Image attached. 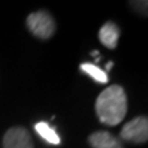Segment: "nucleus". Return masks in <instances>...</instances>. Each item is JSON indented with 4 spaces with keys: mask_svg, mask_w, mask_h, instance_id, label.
I'll return each instance as SVG.
<instances>
[{
    "mask_svg": "<svg viewBox=\"0 0 148 148\" xmlns=\"http://www.w3.org/2000/svg\"><path fill=\"white\" fill-rule=\"evenodd\" d=\"M127 111L126 92L121 85H110L97 96L96 112L100 122L115 126L123 121Z\"/></svg>",
    "mask_w": 148,
    "mask_h": 148,
    "instance_id": "nucleus-1",
    "label": "nucleus"
},
{
    "mask_svg": "<svg viewBox=\"0 0 148 148\" xmlns=\"http://www.w3.org/2000/svg\"><path fill=\"white\" fill-rule=\"evenodd\" d=\"M81 71L85 74H88L90 78H93L96 82L99 84H106L108 81V77H107V73L104 70H101L100 67H97L96 64L93 63H82L79 66Z\"/></svg>",
    "mask_w": 148,
    "mask_h": 148,
    "instance_id": "nucleus-8",
    "label": "nucleus"
},
{
    "mask_svg": "<svg viewBox=\"0 0 148 148\" xmlns=\"http://www.w3.org/2000/svg\"><path fill=\"white\" fill-rule=\"evenodd\" d=\"M88 140H89L92 148H123L122 141L119 138L108 132H103V130L92 133L88 137Z\"/></svg>",
    "mask_w": 148,
    "mask_h": 148,
    "instance_id": "nucleus-5",
    "label": "nucleus"
},
{
    "mask_svg": "<svg viewBox=\"0 0 148 148\" xmlns=\"http://www.w3.org/2000/svg\"><path fill=\"white\" fill-rule=\"evenodd\" d=\"M129 4L138 15L148 18V0H138V1H129Z\"/></svg>",
    "mask_w": 148,
    "mask_h": 148,
    "instance_id": "nucleus-9",
    "label": "nucleus"
},
{
    "mask_svg": "<svg viewBox=\"0 0 148 148\" xmlns=\"http://www.w3.org/2000/svg\"><path fill=\"white\" fill-rule=\"evenodd\" d=\"M3 148H33L29 132L21 126L8 129L3 137Z\"/></svg>",
    "mask_w": 148,
    "mask_h": 148,
    "instance_id": "nucleus-4",
    "label": "nucleus"
},
{
    "mask_svg": "<svg viewBox=\"0 0 148 148\" xmlns=\"http://www.w3.org/2000/svg\"><path fill=\"white\" fill-rule=\"evenodd\" d=\"M121 138L130 143L148 141V116H136L122 127Z\"/></svg>",
    "mask_w": 148,
    "mask_h": 148,
    "instance_id": "nucleus-3",
    "label": "nucleus"
},
{
    "mask_svg": "<svg viewBox=\"0 0 148 148\" xmlns=\"http://www.w3.org/2000/svg\"><path fill=\"white\" fill-rule=\"evenodd\" d=\"M119 34L121 30L116 23L114 22H106L99 30V40L104 47L114 49L118 45V40H119Z\"/></svg>",
    "mask_w": 148,
    "mask_h": 148,
    "instance_id": "nucleus-6",
    "label": "nucleus"
},
{
    "mask_svg": "<svg viewBox=\"0 0 148 148\" xmlns=\"http://www.w3.org/2000/svg\"><path fill=\"white\" fill-rule=\"evenodd\" d=\"M111 67H112V62H108V63L106 64V70H104V71L107 73V71H108V70H110Z\"/></svg>",
    "mask_w": 148,
    "mask_h": 148,
    "instance_id": "nucleus-10",
    "label": "nucleus"
},
{
    "mask_svg": "<svg viewBox=\"0 0 148 148\" xmlns=\"http://www.w3.org/2000/svg\"><path fill=\"white\" fill-rule=\"evenodd\" d=\"M26 25L29 30L41 40L51 38L56 30V23L53 21L52 15L44 10L30 14L26 19Z\"/></svg>",
    "mask_w": 148,
    "mask_h": 148,
    "instance_id": "nucleus-2",
    "label": "nucleus"
},
{
    "mask_svg": "<svg viewBox=\"0 0 148 148\" xmlns=\"http://www.w3.org/2000/svg\"><path fill=\"white\" fill-rule=\"evenodd\" d=\"M34 130H36L47 143L53 144V145L60 144V137L58 136L56 130H55L51 125H48L47 122H37L36 125H34Z\"/></svg>",
    "mask_w": 148,
    "mask_h": 148,
    "instance_id": "nucleus-7",
    "label": "nucleus"
}]
</instances>
